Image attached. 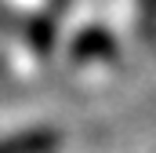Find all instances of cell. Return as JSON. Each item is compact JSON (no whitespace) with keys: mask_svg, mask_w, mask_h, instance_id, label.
Returning a JSON list of instances; mask_svg holds the SVG:
<instances>
[{"mask_svg":"<svg viewBox=\"0 0 156 153\" xmlns=\"http://www.w3.org/2000/svg\"><path fill=\"white\" fill-rule=\"evenodd\" d=\"M134 15H138V33L145 40H156V0H134Z\"/></svg>","mask_w":156,"mask_h":153,"instance_id":"3957f363","label":"cell"},{"mask_svg":"<svg viewBox=\"0 0 156 153\" xmlns=\"http://www.w3.org/2000/svg\"><path fill=\"white\" fill-rule=\"evenodd\" d=\"M62 146V135L55 128H26L0 135V153H55Z\"/></svg>","mask_w":156,"mask_h":153,"instance_id":"6da1fadb","label":"cell"},{"mask_svg":"<svg viewBox=\"0 0 156 153\" xmlns=\"http://www.w3.org/2000/svg\"><path fill=\"white\" fill-rule=\"evenodd\" d=\"M73 58H83V62H109V58H116V40L109 37L105 29H87V33H80L76 44H73Z\"/></svg>","mask_w":156,"mask_h":153,"instance_id":"7a4b0ae2","label":"cell"},{"mask_svg":"<svg viewBox=\"0 0 156 153\" xmlns=\"http://www.w3.org/2000/svg\"><path fill=\"white\" fill-rule=\"evenodd\" d=\"M66 4H69V0H47V11H51V22H58V15L66 11Z\"/></svg>","mask_w":156,"mask_h":153,"instance_id":"277c9868","label":"cell"}]
</instances>
